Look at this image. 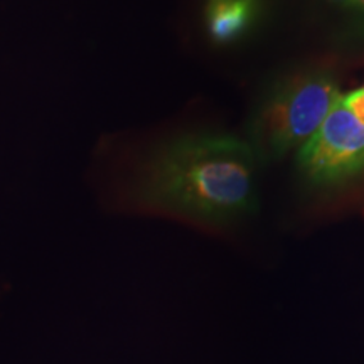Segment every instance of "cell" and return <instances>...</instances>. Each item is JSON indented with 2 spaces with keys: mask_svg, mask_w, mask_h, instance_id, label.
I'll return each instance as SVG.
<instances>
[{
  "mask_svg": "<svg viewBox=\"0 0 364 364\" xmlns=\"http://www.w3.org/2000/svg\"><path fill=\"white\" fill-rule=\"evenodd\" d=\"M343 95L326 73L295 76L263 103L253 125L255 152L282 157L302 149Z\"/></svg>",
  "mask_w": 364,
  "mask_h": 364,
  "instance_id": "7a4b0ae2",
  "label": "cell"
},
{
  "mask_svg": "<svg viewBox=\"0 0 364 364\" xmlns=\"http://www.w3.org/2000/svg\"><path fill=\"white\" fill-rule=\"evenodd\" d=\"M255 171L253 145L230 135H189L157 154L140 199L204 225H231L253 211Z\"/></svg>",
  "mask_w": 364,
  "mask_h": 364,
  "instance_id": "6da1fadb",
  "label": "cell"
},
{
  "mask_svg": "<svg viewBox=\"0 0 364 364\" xmlns=\"http://www.w3.org/2000/svg\"><path fill=\"white\" fill-rule=\"evenodd\" d=\"M257 0H209L208 29L216 43H231L247 33L252 24Z\"/></svg>",
  "mask_w": 364,
  "mask_h": 364,
  "instance_id": "277c9868",
  "label": "cell"
},
{
  "mask_svg": "<svg viewBox=\"0 0 364 364\" xmlns=\"http://www.w3.org/2000/svg\"><path fill=\"white\" fill-rule=\"evenodd\" d=\"M302 176L314 186H334L364 172V125L343 97L312 139L299 150Z\"/></svg>",
  "mask_w": 364,
  "mask_h": 364,
  "instance_id": "3957f363",
  "label": "cell"
},
{
  "mask_svg": "<svg viewBox=\"0 0 364 364\" xmlns=\"http://www.w3.org/2000/svg\"><path fill=\"white\" fill-rule=\"evenodd\" d=\"M353 2H356L359 7H363V9H364V0H353Z\"/></svg>",
  "mask_w": 364,
  "mask_h": 364,
  "instance_id": "8992f818",
  "label": "cell"
},
{
  "mask_svg": "<svg viewBox=\"0 0 364 364\" xmlns=\"http://www.w3.org/2000/svg\"><path fill=\"white\" fill-rule=\"evenodd\" d=\"M338 2H353V0H338Z\"/></svg>",
  "mask_w": 364,
  "mask_h": 364,
  "instance_id": "52a82bcc",
  "label": "cell"
},
{
  "mask_svg": "<svg viewBox=\"0 0 364 364\" xmlns=\"http://www.w3.org/2000/svg\"><path fill=\"white\" fill-rule=\"evenodd\" d=\"M343 103L349 112L358 118L359 124L364 125V88H359L353 93L343 97Z\"/></svg>",
  "mask_w": 364,
  "mask_h": 364,
  "instance_id": "5b68a950",
  "label": "cell"
}]
</instances>
